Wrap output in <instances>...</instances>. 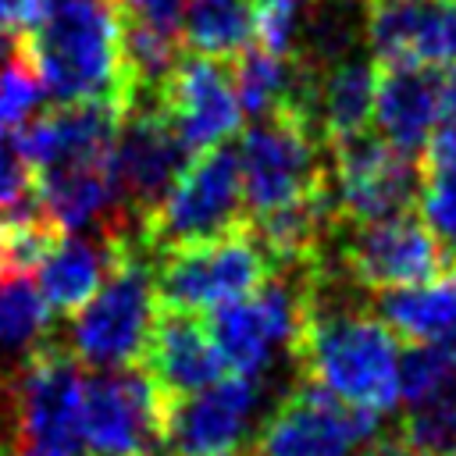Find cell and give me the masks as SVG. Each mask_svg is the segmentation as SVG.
<instances>
[{
    "instance_id": "6da1fadb",
    "label": "cell",
    "mask_w": 456,
    "mask_h": 456,
    "mask_svg": "<svg viewBox=\"0 0 456 456\" xmlns=\"http://www.w3.org/2000/svg\"><path fill=\"white\" fill-rule=\"evenodd\" d=\"M18 43L53 103H114L121 114L128 110L125 36L114 0H53Z\"/></svg>"
},
{
    "instance_id": "7a4b0ae2",
    "label": "cell",
    "mask_w": 456,
    "mask_h": 456,
    "mask_svg": "<svg viewBox=\"0 0 456 456\" xmlns=\"http://www.w3.org/2000/svg\"><path fill=\"white\" fill-rule=\"evenodd\" d=\"M110 239V271L93 299L71 314L64 346L82 367L110 370L142 360L153 317H157V281L153 253L142 246L139 232H103Z\"/></svg>"
},
{
    "instance_id": "3957f363",
    "label": "cell",
    "mask_w": 456,
    "mask_h": 456,
    "mask_svg": "<svg viewBox=\"0 0 456 456\" xmlns=\"http://www.w3.org/2000/svg\"><path fill=\"white\" fill-rule=\"evenodd\" d=\"M246 192H242V167L239 146L217 142L189 157L167 196L153 207V214L139 224L142 246L157 256L178 246L210 242L246 228Z\"/></svg>"
},
{
    "instance_id": "277c9868",
    "label": "cell",
    "mask_w": 456,
    "mask_h": 456,
    "mask_svg": "<svg viewBox=\"0 0 456 456\" xmlns=\"http://www.w3.org/2000/svg\"><path fill=\"white\" fill-rule=\"evenodd\" d=\"M239 167L249 217L267 214L328 185V142L303 114L274 110L242 132Z\"/></svg>"
},
{
    "instance_id": "5b68a950",
    "label": "cell",
    "mask_w": 456,
    "mask_h": 456,
    "mask_svg": "<svg viewBox=\"0 0 456 456\" xmlns=\"http://www.w3.org/2000/svg\"><path fill=\"white\" fill-rule=\"evenodd\" d=\"M306 317L303 278L296 267H278L256 292L214 306L207 331L232 374L264 378L278 356L296 353Z\"/></svg>"
},
{
    "instance_id": "8992f818",
    "label": "cell",
    "mask_w": 456,
    "mask_h": 456,
    "mask_svg": "<svg viewBox=\"0 0 456 456\" xmlns=\"http://www.w3.org/2000/svg\"><path fill=\"white\" fill-rule=\"evenodd\" d=\"M271 274L274 264L260 239L249 232V224L232 235L178 246L153 256L157 303L192 314H207L214 306L242 299L256 292Z\"/></svg>"
},
{
    "instance_id": "52a82bcc",
    "label": "cell",
    "mask_w": 456,
    "mask_h": 456,
    "mask_svg": "<svg viewBox=\"0 0 456 456\" xmlns=\"http://www.w3.org/2000/svg\"><path fill=\"white\" fill-rule=\"evenodd\" d=\"M385 435L381 413L356 410L321 392L310 381H296L253 435L256 456H360Z\"/></svg>"
},
{
    "instance_id": "ba28073f",
    "label": "cell",
    "mask_w": 456,
    "mask_h": 456,
    "mask_svg": "<svg viewBox=\"0 0 456 456\" xmlns=\"http://www.w3.org/2000/svg\"><path fill=\"white\" fill-rule=\"evenodd\" d=\"M189 146L171 128L164 107H132L121 118L110 175H114V224L103 232H139L153 207L167 196L182 167L189 164Z\"/></svg>"
},
{
    "instance_id": "9c48e42d",
    "label": "cell",
    "mask_w": 456,
    "mask_h": 456,
    "mask_svg": "<svg viewBox=\"0 0 456 456\" xmlns=\"http://www.w3.org/2000/svg\"><path fill=\"white\" fill-rule=\"evenodd\" d=\"M328 189L342 224L406 214L417 207L420 160L399 153L381 135L360 132L328 142Z\"/></svg>"
},
{
    "instance_id": "30bf717a",
    "label": "cell",
    "mask_w": 456,
    "mask_h": 456,
    "mask_svg": "<svg viewBox=\"0 0 456 456\" xmlns=\"http://www.w3.org/2000/svg\"><path fill=\"white\" fill-rule=\"evenodd\" d=\"M167 395L153 378L132 367H110L82 378V445L89 456H146L160 445Z\"/></svg>"
},
{
    "instance_id": "8fae6325",
    "label": "cell",
    "mask_w": 456,
    "mask_h": 456,
    "mask_svg": "<svg viewBox=\"0 0 456 456\" xmlns=\"http://www.w3.org/2000/svg\"><path fill=\"white\" fill-rule=\"evenodd\" d=\"M331 253L338 267L349 274V281L363 292L417 285L438 274L445 264H452L442 242L431 235V228L410 210L378 221L342 224L335 232Z\"/></svg>"
},
{
    "instance_id": "7c38bea8",
    "label": "cell",
    "mask_w": 456,
    "mask_h": 456,
    "mask_svg": "<svg viewBox=\"0 0 456 456\" xmlns=\"http://www.w3.org/2000/svg\"><path fill=\"white\" fill-rule=\"evenodd\" d=\"M260 399V378L246 374H224L200 392L171 395L160 428L164 456H235L256 435Z\"/></svg>"
},
{
    "instance_id": "4fadbf2b",
    "label": "cell",
    "mask_w": 456,
    "mask_h": 456,
    "mask_svg": "<svg viewBox=\"0 0 456 456\" xmlns=\"http://www.w3.org/2000/svg\"><path fill=\"white\" fill-rule=\"evenodd\" d=\"M164 114L189 153L228 142L242 128V107L235 96L228 61L203 57L182 46L167 82H164Z\"/></svg>"
},
{
    "instance_id": "5bb4252c",
    "label": "cell",
    "mask_w": 456,
    "mask_h": 456,
    "mask_svg": "<svg viewBox=\"0 0 456 456\" xmlns=\"http://www.w3.org/2000/svg\"><path fill=\"white\" fill-rule=\"evenodd\" d=\"M363 43L378 64H456V0H363Z\"/></svg>"
},
{
    "instance_id": "9a60e30c",
    "label": "cell",
    "mask_w": 456,
    "mask_h": 456,
    "mask_svg": "<svg viewBox=\"0 0 456 456\" xmlns=\"http://www.w3.org/2000/svg\"><path fill=\"white\" fill-rule=\"evenodd\" d=\"M121 118L114 103H53L18 125L11 142L32 171L110 160Z\"/></svg>"
},
{
    "instance_id": "2e32d148",
    "label": "cell",
    "mask_w": 456,
    "mask_h": 456,
    "mask_svg": "<svg viewBox=\"0 0 456 456\" xmlns=\"http://www.w3.org/2000/svg\"><path fill=\"white\" fill-rule=\"evenodd\" d=\"M139 367L153 378V385L167 399L200 392L228 374L207 331V317L192 310H175V306H157Z\"/></svg>"
},
{
    "instance_id": "e0dca14e",
    "label": "cell",
    "mask_w": 456,
    "mask_h": 456,
    "mask_svg": "<svg viewBox=\"0 0 456 456\" xmlns=\"http://www.w3.org/2000/svg\"><path fill=\"white\" fill-rule=\"evenodd\" d=\"M438 125V75L424 64H381L374 96L378 135L406 157H424Z\"/></svg>"
},
{
    "instance_id": "ac0fdd59",
    "label": "cell",
    "mask_w": 456,
    "mask_h": 456,
    "mask_svg": "<svg viewBox=\"0 0 456 456\" xmlns=\"http://www.w3.org/2000/svg\"><path fill=\"white\" fill-rule=\"evenodd\" d=\"M110 271V239L103 232L96 235H61L43 260L32 267V281L39 289V296L46 299L50 314L57 317H71L78 314L93 292L103 285Z\"/></svg>"
},
{
    "instance_id": "d6986e66",
    "label": "cell",
    "mask_w": 456,
    "mask_h": 456,
    "mask_svg": "<svg viewBox=\"0 0 456 456\" xmlns=\"http://www.w3.org/2000/svg\"><path fill=\"white\" fill-rule=\"evenodd\" d=\"M378 75H381V64L360 50L317 71L314 128L321 132L324 142H338L367 132V125L374 121Z\"/></svg>"
},
{
    "instance_id": "ffe728a7",
    "label": "cell",
    "mask_w": 456,
    "mask_h": 456,
    "mask_svg": "<svg viewBox=\"0 0 456 456\" xmlns=\"http://www.w3.org/2000/svg\"><path fill=\"white\" fill-rule=\"evenodd\" d=\"M370 306L406 342H452L456 338V260L417 285L370 292Z\"/></svg>"
},
{
    "instance_id": "44dd1931",
    "label": "cell",
    "mask_w": 456,
    "mask_h": 456,
    "mask_svg": "<svg viewBox=\"0 0 456 456\" xmlns=\"http://www.w3.org/2000/svg\"><path fill=\"white\" fill-rule=\"evenodd\" d=\"M260 0H185L182 7V46L203 57L232 61L256 39Z\"/></svg>"
},
{
    "instance_id": "7402d4cb",
    "label": "cell",
    "mask_w": 456,
    "mask_h": 456,
    "mask_svg": "<svg viewBox=\"0 0 456 456\" xmlns=\"http://www.w3.org/2000/svg\"><path fill=\"white\" fill-rule=\"evenodd\" d=\"M360 43H363V0H310L296 53L299 61L321 71L356 53Z\"/></svg>"
},
{
    "instance_id": "603a6c76",
    "label": "cell",
    "mask_w": 456,
    "mask_h": 456,
    "mask_svg": "<svg viewBox=\"0 0 456 456\" xmlns=\"http://www.w3.org/2000/svg\"><path fill=\"white\" fill-rule=\"evenodd\" d=\"M395 442L406 456H456V378L403 410Z\"/></svg>"
},
{
    "instance_id": "cb8c5ba5",
    "label": "cell",
    "mask_w": 456,
    "mask_h": 456,
    "mask_svg": "<svg viewBox=\"0 0 456 456\" xmlns=\"http://www.w3.org/2000/svg\"><path fill=\"white\" fill-rule=\"evenodd\" d=\"M50 335V306L28 274H7L0 281V346L32 349Z\"/></svg>"
},
{
    "instance_id": "d4e9b609",
    "label": "cell",
    "mask_w": 456,
    "mask_h": 456,
    "mask_svg": "<svg viewBox=\"0 0 456 456\" xmlns=\"http://www.w3.org/2000/svg\"><path fill=\"white\" fill-rule=\"evenodd\" d=\"M43 82L21 53L18 36H0V135L25 125L43 103Z\"/></svg>"
},
{
    "instance_id": "484cf974",
    "label": "cell",
    "mask_w": 456,
    "mask_h": 456,
    "mask_svg": "<svg viewBox=\"0 0 456 456\" xmlns=\"http://www.w3.org/2000/svg\"><path fill=\"white\" fill-rule=\"evenodd\" d=\"M420 221L456 260V160H420Z\"/></svg>"
},
{
    "instance_id": "4316f807",
    "label": "cell",
    "mask_w": 456,
    "mask_h": 456,
    "mask_svg": "<svg viewBox=\"0 0 456 456\" xmlns=\"http://www.w3.org/2000/svg\"><path fill=\"white\" fill-rule=\"evenodd\" d=\"M456 378V353L449 342H410L399 349V406L438 392Z\"/></svg>"
},
{
    "instance_id": "83f0119b",
    "label": "cell",
    "mask_w": 456,
    "mask_h": 456,
    "mask_svg": "<svg viewBox=\"0 0 456 456\" xmlns=\"http://www.w3.org/2000/svg\"><path fill=\"white\" fill-rule=\"evenodd\" d=\"M310 0H260L256 4V46L278 57H296Z\"/></svg>"
},
{
    "instance_id": "f1b7e54d",
    "label": "cell",
    "mask_w": 456,
    "mask_h": 456,
    "mask_svg": "<svg viewBox=\"0 0 456 456\" xmlns=\"http://www.w3.org/2000/svg\"><path fill=\"white\" fill-rule=\"evenodd\" d=\"M114 7H118L125 25H142V28H157V32L178 36L185 0H114Z\"/></svg>"
},
{
    "instance_id": "f546056e",
    "label": "cell",
    "mask_w": 456,
    "mask_h": 456,
    "mask_svg": "<svg viewBox=\"0 0 456 456\" xmlns=\"http://www.w3.org/2000/svg\"><path fill=\"white\" fill-rule=\"evenodd\" d=\"M28 192H32V167L14 150L11 135H0V210L14 207Z\"/></svg>"
},
{
    "instance_id": "4dcf8cb0",
    "label": "cell",
    "mask_w": 456,
    "mask_h": 456,
    "mask_svg": "<svg viewBox=\"0 0 456 456\" xmlns=\"http://www.w3.org/2000/svg\"><path fill=\"white\" fill-rule=\"evenodd\" d=\"M360 456H406V452H403V445L395 442V435H381V438L370 442Z\"/></svg>"
},
{
    "instance_id": "1f68e13d",
    "label": "cell",
    "mask_w": 456,
    "mask_h": 456,
    "mask_svg": "<svg viewBox=\"0 0 456 456\" xmlns=\"http://www.w3.org/2000/svg\"><path fill=\"white\" fill-rule=\"evenodd\" d=\"M0 428H11V374L0 367Z\"/></svg>"
},
{
    "instance_id": "d6a6232c",
    "label": "cell",
    "mask_w": 456,
    "mask_h": 456,
    "mask_svg": "<svg viewBox=\"0 0 456 456\" xmlns=\"http://www.w3.org/2000/svg\"><path fill=\"white\" fill-rule=\"evenodd\" d=\"M11 274V267H7V253H4V246H0V281Z\"/></svg>"
},
{
    "instance_id": "836d02e7",
    "label": "cell",
    "mask_w": 456,
    "mask_h": 456,
    "mask_svg": "<svg viewBox=\"0 0 456 456\" xmlns=\"http://www.w3.org/2000/svg\"><path fill=\"white\" fill-rule=\"evenodd\" d=\"M235 456H256V452H253V445H249V449H239Z\"/></svg>"
},
{
    "instance_id": "e575fe53",
    "label": "cell",
    "mask_w": 456,
    "mask_h": 456,
    "mask_svg": "<svg viewBox=\"0 0 456 456\" xmlns=\"http://www.w3.org/2000/svg\"><path fill=\"white\" fill-rule=\"evenodd\" d=\"M452 353H456V338H452Z\"/></svg>"
},
{
    "instance_id": "d590c367",
    "label": "cell",
    "mask_w": 456,
    "mask_h": 456,
    "mask_svg": "<svg viewBox=\"0 0 456 456\" xmlns=\"http://www.w3.org/2000/svg\"><path fill=\"white\" fill-rule=\"evenodd\" d=\"M146 456H150V452H146Z\"/></svg>"
}]
</instances>
